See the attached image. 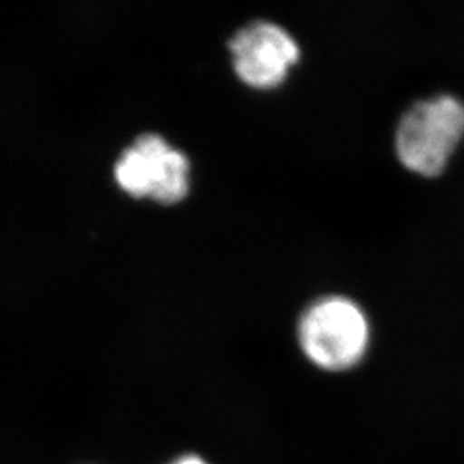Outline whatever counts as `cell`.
<instances>
[{
    "mask_svg": "<svg viewBox=\"0 0 464 464\" xmlns=\"http://www.w3.org/2000/svg\"><path fill=\"white\" fill-rule=\"evenodd\" d=\"M299 343L311 362L328 372H344L362 360L370 344V324L358 304L324 296L304 311Z\"/></svg>",
    "mask_w": 464,
    "mask_h": 464,
    "instance_id": "obj_2",
    "label": "cell"
},
{
    "mask_svg": "<svg viewBox=\"0 0 464 464\" xmlns=\"http://www.w3.org/2000/svg\"><path fill=\"white\" fill-rule=\"evenodd\" d=\"M188 160L179 150H171L150 198L160 205H175L188 193Z\"/></svg>",
    "mask_w": 464,
    "mask_h": 464,
    "instance_id": "obj_5",
    "label": "cell"
},
{
    "mask_svg": "<svg viewBox=\"0 0 464 464\" xmlns=\"http://www.w3.org/2000/svg\"><path fill=\"white\" fill-rule=\"evenodd\" d=\"M464 139V102L436 95L411 105L395 130V154L404 169L424 178L442 175Z\"/></svg>",
    "mask_w": 464,
    "mask_h": 464,
    "instance_id": "obj_1",
    "label": "cell"
},
{
    "mask_svg": "<svg viewBox=\"0 0 464 464\" xmlns=\"http://www.w3.org/2000/svg\"><path fill=\"white\" fill-rule=\"evenodd\" d=\"M170 150V146L158 134H141L118 158L114 164V179L128 196L150 198Z\"/></svg>",
    "mask_w": 464,
    "mask_h": 464,
    "instance_id": "obj_4",
    "label": "cell"
},
{
    "mask_svg": "<svg viewBox=\"0 0 464 464\" xmlns=\"http://www.w3.org/2000/svg\"><path fill=\"white\" fill-rule=\"evenodd\" d=\"M233 70L256 89L276 88L299 61V47L278 24L258 20L248 23L228 41Z\"/></svg>",
    "mask_w": 464,
    "mask_h": 464,
    "instance_id": "obj_3",
    "label": "cell"
},
{
    "mask_svg": "<svg viewBox=\"0 0 464 464\" xmlns=\"http://www.w3.org/2000/svg\"><path fill=\"white\" fill-rule=\"evenodd\" d=\"M173 464H207V461H203L202 459L198 456H185Z\"/></svg>",
    "mask_w": 464,
    "mask_h": 464,
    "instance_id": "obj_6",
    "label": "cell"
}]
</instances>
